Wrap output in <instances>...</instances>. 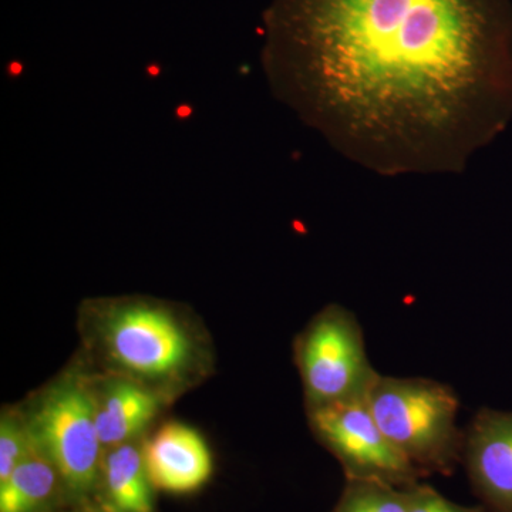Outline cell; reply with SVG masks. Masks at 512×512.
Wrapping results in <instances>:
<instances>
[{"instance_id":"1","label":"cell","mask_w":512,"mask_h":512,"mask_svg":"<svg viewBox=\"0 0 512 512\" xmlns=\"http://www.w3.org/2000/svg\"><path fill=\"white\" fill-rule=\"evenodd\" d=\"M265 56L299 110L380 174L453 173L512 120V0H272Z\"/></svg>"},{"instance_id":"2","label":"cell","mask_w":512,"mask_h":512,"mask_svg":"<svg viewBox=\"0 0 512 512\" xmlns=\"http://www.w3.org/2000/svg\"><path fill=\"white\" fill-rule=\"evenodd\" d=\"M93 338L119 376L160 394L200 370L202 349L195 330L173 309L154 302L104 306L94 320Z\"/></svg>"},{"instance_id":"3","label":"cell","mask_w":512,"mask_h":512,"mask_svg":"<svg viewBox=\"0 0 512 512\" xmlns=\"http://www.w3.org/2000/svg\"><path fill=\"white\" fill-rule=\"evenodd\" d=\"M367 403L380 429L421 473H450L464 451L458 397L436 380L380 375Z\"/></svg>"},{"instance_id":"4","label":"cell","mask_w":512,"mask_h":512,"mask_svg":"<svg viewBox=\"0 0 512 512\" xmlns=\"http://www.w3.org/2000/svg\"><path fill=\"white\" fill-rule=\"evenodd\" d=\"M96 417V390L84 377L69 375L40 394L26 419L36 446L74 497H86L100 481L106 448Z\"/></svg>"},{"instance_id":"5","label":"cell","mask_w":512,"mask_h":512,"mask_svg":"<svg viewBox=\"0 0 512 512\" xmlns=\"http://www.w3.org/2000/svg\"><path fill=\"white\" fill-rule=\"evenodd\" d=\"M295 352L308 409L367 397L380 377L356 316L342 306L318 313L296 340Z\"/></svg>"},{"instance_id":"6","label":"cell","mask_w":512,"mask_h":512,"mask_svg":"<svg viewBox=\"0 0 512 512\" xmlns=\"http://www.w3.org/2000/svg\"><path fill=\"white\" fill-rule=\"evenodd\" d=\"M308 410L313 433L338 458L346 480L380 481L407 488L424 476L387 439L367 397Z\"/></svg>"},{"instance_id":"7","label":"cell","mask_w":512,"mask_h":512,"mask_svg":"<svg viewBox=\"0 0 512 512\" xmlns=\"http://www.w3.org/2000/svg\"><path fill=\"white\" fill-rule=\"evenodd\" d=\"M463 453L468 476L485 505L493 512H512V412H478Z\"/></svg>"},{"instance_id":"8","label":"cell","mask_w":512,"mask_h":512,"mask_svg":"<svg viewBox=\"0 0 512 512\" xmlns=\"http://www.w3.org/2000/svg\"><path fill=\"white\" fill-rule=\"evenodd\" d=\"M148 477L156 490L190 494L212 476V454L204 437L184 423L164 424L141 447Z\"/></svg>"},{"instance_id":"9","label":"cell","mask_w":512,"mask_h":512,"mask_svg":"<svg viewBox=\"0 0 512 512\" xmlns=\"http://www.w3.org/2000/svg\"><path fill=\"white\" fill-rule=\"evenodd\" d=\"M163 399V394L127 377L107 383L97 394V430L103 447L136 440L160 413Z\"/></svg>"},{"instance_id":"10","label":"cell","mask_w":512,"mask_h":512,"mask_svg":"<svg viewBox=\"0 0 512 512\" xmlns=\"http://www.w3.org/2000/svg\"><path fill=\"white\" fill-rule=\"evenodd\" d=\"M100 483L111 511L153 512V484L148 477L143 450L134 441L107 448Z\"/></svg>"},{"instance_id":"11","label":"cell","mask_w":512,"mask_h":512,"mask_svg":"<svg viewBox=\"0 0 512 512\" xmlns=\"http://www.w3.org/2000/svg\"><path fill=\"white\" fill-rule=\"evenodd\" d=\"M62 483L56 467L39 447L6 480L0 481V512H37L55 495Z\"/></svg>"},{"instance_id":"12","label":"cell","mask_w":512,"mask_h":512,"mask_svg":"<svg viewBox=\"0 0 512 512\" xmlns=\"http://www.w3.org/2000/svg\"><path fill=\"white\" fill-rule=\"evenodd\" d=\"M410 501V487L346 480L345 491L332 512H410Z\"/></svg>"},{"instance_id":"13","label":"cell","mask_w":512,"mask_h":512,"mask_svg":"<svg viewBox=\"0 0 512 512\" xmlns=\"http://www.w3.org/2000/svg\"><path fill=\"white\" fill-rule=\"evenodd\" d=\"M35 447L28 421L12 413H3L0 420V481L28 457Z\"/></svg>"},{"instance_id":"14","label":"cell","mask_w":512,"mask_h":512,"mask_svg":"<svg viewBox=\"0 0 512 512\" xmlns=\"http://www.w3.org/2000/svg\"><path fill=\"white\" fill-rule=\"evenodd\" d=\"M410 512H485L483 507H466L443 497L430 485L414 484L410 487Z\"/></svg>"}]
</instances>
